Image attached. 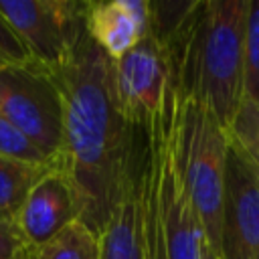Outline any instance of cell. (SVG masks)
Segmentation results:
<instances>
[{
  "mask_svg": "<svg viewBox=\"0 0 259 259\" xmlns=\"http://www.w3.org/2000/svg\"><path fill=\"white\" fill-rule=\"evenodd\" d=\"M79 0H0L6 18L30 61L57 69L71 53L85 20Z\"/></svg>",
  "mask_w": 259,
  "mask_h": 259,
  "instance_id": "8992f818",
  "label": "cell"
},
{
  "mask_svg": "<svg viewBox=\"0 0 259 259\" xmlns=\"http://www.w3.org/2000/svg\"><path fill=\"white\" fill-rule=\"evenodd\" d=\"M0 156L32 164H59L51 160L24 132H20L4 117H0Z\"/></svg>",
  "mask_w": 259,
  "mask_h": 259,
  "instance_id": "2e32d148",
  "label": "cell"
},
{
  "mask_svg": "<svg viewBox=\"0 0 259 259\" xmlns=\"http://www.w3.org/2000/svg\"><path fill=\"white\" fill-rule=\"evenodd\" d=\"M85 30L113 61L123 57L152 30V0L85 2Z\"/></svg>",
  "mask_w": 259,
  "mask_h": 259,
  "instance_id": "30bf717a",
  "label": "cell"
},
{
  "mask_svg": "<svg viewBox=\"0 0 259 259\" xmlns=\"http://www.w3.org/2000/svg\"><path fill=\"white\" fill-rule=\"evenodd\" d=\"M28 251L14 221L0 217V259H28Z\"/></svg>",
  "mask_w": 259,
  "mask_h": 259,
  "instance_id": "ac0fdd59",
  "label": "cell"
},
{
  "mask_svg": "<svg viewBox=\"0 0 259 259\" xmlns=\"http://www.w3.org/2000/svg\"><path fill=\"white\" fill-rule=\"evenodd\" d=\"M32 63L24 47L20 45L18 36L6 22V18L0 14V69L4 67H16V65H26Z\"/></svg>",
  "mask_w": 259,
  "mask_h": 259,
  "instance_id": "e0dca14e",
  "label": "cell"
},
{
  "mask_svg": "<svg viewBox=\"0 0 259 259\" xmlns=\"http://www.w3.org/2000/svg\"><path fill=\"white\" fill-rule=\"evenodd\" d=\"M57 164H32L0 156V217L14 221L36 180Z\"/></svg>",
  "mask_w": 259,
  "mask_h": 259,
  "instance_id": "7c38bea8",
  "label": "cell"
},
{
  "mask_svg": "<svg viewBox=\"0 0 259 259\" xmlns=\"http://www.w3.org/2000/svg\"><path fill=\"white\" fill-rule=\"evenodd\" d=\"M178 93L168 85L162 109L142 127L140 204L146 259H202L206 243L176 156Z\"/></svg>",
  "mask_w": 259,
  "mask_h": 259,
  "instance_id": "3957f363",
  "label": "cell"
},
{
  "mask_svg": "<svg viewBox=\"0 0 259 259\" xmlns=\"http://www.w3.org/2000/svg\"><path fill=\"white\" fill-rule=\"evenodd\" d=\"M227 154L229 134L212 111L196 99L178 95L176 156L206 245L217 255L221 243Z\"/></svg>",
  "mask_w": 259,
  "mask_h": 259,
  "instance_id": "277c9868",
  "label": "cell"
},
{
  "mask_svg": "<svg viewBox=\"0 0 259 259\" xmlns=\"http://www.w3.org/2000/svg\"><path fill=\"white\" fill-rule=\"evenodd\" d=\"M115 91L125 119L144 127L160 109L170 85L164 42L156 34L144 36L123 57L113 61Z\"/></svg>",
  "mask_w": 259,
  "mask_h": 259,
  "instance_id": "52a82bcc",
  "label": "cell"
},
{
  "mask_svg": "<svg viewBox=\"0 0 259 259\" xmlns=\"http://www.w3.org/2000/svg\"><path fill=\"white\" fill-rule=\"evenodd\" d=\"M51 73L63 105L61 168L75 190L79 221L101 233L138 164L142 127L125 119L113 59L91 40L85 24L67 59Z\"/></svg>",
  "mask_w": 259,
  "mask_h": 259,
  "instance_id": "6da1fadb",
  "label": "cell"
},
{
  "mask_svg": "<svg viewBox=\"0 0 259 259\" xmlns=\"http://www.w3.org/2000/svg\"><path fill=\"white\" fill-rule=\"evenodd\" d=\"M219 259H259V178L231 144L225 172Z\"/></svg>",
  "mask_w": 259,
  "mask_h": 259,
  "instance_id": "ba28073f",
  "label": "cell"
},
{
  "mask_svg": "<svg viewBox=\"0 0 259 259\" xmlns=\"http://www.w3.org/2000/svg\"><path fill=\"white\" fill-rule=\"evenodd\" d=\"M202 259H219V255L204 243V245H202Z\"/></svg>",
  "mask_w": 259,
  "mask_h": 259,
  "instance_id": "d6986e66",
  "label": "cell"
},
{
  "mask_svg": "<svg viewBox=\"0 0 259 259\" xmlns=\"http://www.w3.org/2000/svg\"><path fill=\"white\" fill-rule=\"evenodd\" d=\"M79 219L75 190L61 164L47 170L20 204L14 225L28 249H34Z\"/></svg>",
  "mask_w": 259,
  "mask_h": 259,
  "instance_id": "9c48e42d",
  "label": "cell"
},
{
  "mask_svg": "<svg viewBox=\"0 0 259 259\" xmlns=\"http://www.w3.org/2000/svg\"><path fill=\"white\" fill-rule=\"evenodd\" d=\"M0 117L14 123L51 160L61 164L63 105L49 69L36 63L0 69Z\"/></svg>",
  "mask_w": 259,
  "mask_h": 259,
  "instance_id": "5b68a950",
  "label": "cell"
},
{
  "mask_svg": "<svg viewBox=\"0 0 259 259\" xmlns=\"http://www.w3.org/2000/svg\"><path fill=\"white\" fill-rule=\"evenodd\" d=\"M142 154V144H140ZM99 259H146L142 204H140V156L134 174L117 202L111 219L99 233Z\"/></svg>",
  "mask_w": 259,
  "mask_h": 259,
  "instance_id": "8fae6325",
  "label": "cell"
},
{
  "mask_svg": "<svg viewBox=\"0 0 259 259\" xmlns=\"http://www.w3.org/2000/svg\"><path fill=\"white\" fill-rule=\"evenodd\" d=\"M243 97L259 103V0H249L247 10Z\"/></svg>",
  "mask_w": 259,
  "mask_h": 259,
  "instance_id": "9a60e30c",
  "label": "cell"
},
{
  "mask_svg": "<svg viewBox=\"0 0 259 259\" xmlns=\"http://www.w3.org/2000/svg\"><path fill=\"white\" fill-rule=\"evenodd\" d=\"M227 134L231 148L249 164V168L259 178V103L243 97Z\"/></svg>",
  "mask_w": 259,
  "mask_h": 259,
  "instance_id": "5bb4252c",
  "label": "cell"
},
{
  "mask_svg": "<svg viewBox=\"0 0 259 259\" xmlns=\"http://www.w3.org/2000/svg\"><path fill=\"white\" fill-rule=\"evenodd\" d=\"M247 10L249 0L186 2L174 26L158 36L166 47L170 85L206 105L227 132L243 101Z\"/></svg>",
  "mask_w": 259,
  "mask_h": 259,
  "instance_id": "7a4b0ae2",
  "label": "cell"
},
{
  "mask_svg": "<svg viewBox=\"0 0 259 259\" xmlns=\"http://www.w3.org/2000/svg\"><path fill=\"white\" fill-rule=\"evenodd\" d=\"M99 233L83 221H73L59 235L28 251V259H99Z\"/></svg>",
  "mask_w": 259,
  "mask_h": 259,
  "instance_id": "4fadbf2b",
  "label": "cell"
}]
</instances>
